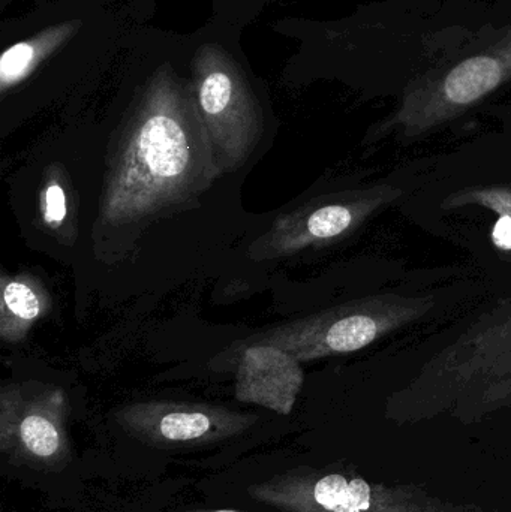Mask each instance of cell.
<instances>
[{
    "instance_id": "7c38bea8",
    "label": "cell",
    "mask_w": 511,
    "mask_h": 512,
    "mask_svg": "<svg viewBox=\"0 0 511 512\" xmlns=\"http://www.w3.org/2000/svg\"><path fill=\"white\" fill-rule=\"evenodd\" d=\"M71 191L65 171L59 164L51 165L44 174L42 183L41 206L42 222L51 233L59 234L60 239L74 242L75 218L71 213Z\"/></svg>"
},
{
    "instance_id": "277c9868",
    "label": "cell",
    "mask_w": 511,
    "mask_h": 512,
    "mask_svg": "<svg viewBox=\"0 0 511 512\" xmlns=\"http://www.w3.org/2000/svg\"><path fill=\"white\" fill-rule=\"evenodd\" d=\"M432 307L431 297L375 295L260 331L246 339L242 349L251 345L276 346L300 363L350 354L417 321Z\"/></svg>"
},
{
    "instance_id": "6da1fadb",
    "label": "cell",
    "mask_w": 511,
    "mask_h": 512,
    "mask_svg": "<svg viewBox=\"0 0 511 512\" xmlns=\"http://www.w3.org/2000/svg\"><path fill=\"white\" fill-rule=\"evenodd\" d=\"M222 174L183 54L135 90L111 146L95 228L135 233L194 209Z\"/></svg>"
},
{
    "instance_id": "5b68a950",
    "label": "cell",
    "mask_w": 511,
    "mask_h": 512,
    "mask_svg": "<svg viewBox=\"0 0 511 512\" xmlns=\"http://www.w3.org/2000/svg\"><path fill=\"white\" fill-rule=\"evenodd\" d=\"M511 81V24L473 53L417 80L381 131L417 135L459 116Z\"/></svg>"
},
{
    "instance_id": "30bf717a",
    "label": "cell",
    "mask_w": 511,
    "mask_h": 512,
    "mask_svg": "<svg viewBox=\"0 0 511 512\" xmlns=\"http://www.w3.org/2000/svg\"><path fill=\"white\" fill-rule=\"evenodd\" d=\"M84 27L83 15L65 18L39 29L35 35L11 45L0 59V90L6 96L9 90L35 74L50 57L66 47Z\"/></svg>"
},
{
    "instance_id": "9a60e30c",
    "label": "cell",
    "mask_w": 511,
    "mask_h": 512,
    "mask_svg": "<svg viewBox=\"0 0 511 512\" xmlns=\"http://www.w3.org/2000/svg\"><path fill=\"white\" fill-rule=\"evenodd\" d=\"M495 246L503 251H511V216H500L492 233Z\"/></svg>"
},
{
    "instance_id": "5bb4252c",
    "label": "cell",
    "mask_w": 511,
    "mask_h": 512,
    "mask_svg": "<svg viewBox=\"0 0 511 512\" xmlns=\"http://www.w3.org/2000/svg\"><path fill=\"white\" fill-rule=\"evenodd\" d=\"M450 206L459 207L462 204L477 203L489 207L501 216H511V189H474L464 192L461 197L449 198Z\"/></svg>"
},
{
    "instance_id": "52a82bcc",
    "label": "cell",
    "mask_w": 511,
    "mask_h": 512,
    "mask_svg": "<svg viewBox=\"0 0 511 512\" xmlns=\"http://www.w3.org/2000/svg\"><path fill=\"white\" fill-rule=\"evenodd\" d=\"M65 391L41 382L0 390V451L11 462L59 468L69 456Z\"/></svg>"
},
{
    "instance_id": "3957f363",
    "label": "cell",
    "mask_w": 511,
    "mask_h": 512,
    "mask_svg": "<svg viewBox=\"0 0 511 512\" xmlns=\"http://www.w3.org/2000/svg\"><path fill=\"white\" fill-rule=\"evenodd\" d=\"M281 512H488L432 495L416 484L371 481L356 472L297 468L249 487Z\"/></svg>"
},
{
    "instance_id": "8992f818",
    "label": "cell",
    "mask_w": 511,
    "mask_h": 512,
    "mask_svg": "<svg viewBox=\"0 0 511 512\" xmlns=\"http://www.w3.org/2000/svg\"><path fill=\"white\" fill-rule=\"evenodd\" d=\"M402 191L389 185L314 198L282 213L249 248L255 261L287 258L309 248L329 245L353 233L375 210L393 203Z\"/></svg>"
},
{
    "instance_id": "8fae6325",
    "label": "cell",
    "mask_w": 511,
    "mask_h": 512,
    "mask_svg": "<svg viewBox=\"0 0 511 512\" xmlns=\"http://www.w3.org/2000/svg\"><path fill=\"white\" fill-rule=\"evenodd\" d=\"M2 301H0V339L9 345H17L26 339L36 322L51 310V295L44 283L30 273L0 277Z\"/></svg>"
},
{
    "instance_id": "9c48e42d",
    "label": "cell",
    "mask_w": 511,
    "mask_h": 512,
    "mask_svg": "<svg viewBox=\"0 0 511 512\" xmlns=\"http://www.w3.org/2000/svg\"><path fill=\"white\" fill-rule=\"evenodd\" d=\"M300 364L293 355L276 346H246L237 366V399L264 406L281 415L290 414L302 390Z\"/></svg>"
},
{
    "instance_id": "2e32d148",
    "label": "cell",
    "mask_w": 511,
    "mask_h": 512,
    "mask_svg": "<svg viewBox=\"0 0 511 512\" xmlns=\"http://www.w3.org/2000/svg\"><path fill=\"white\" fill-rule=\"evenodd\" d=\"M182 512H240L234 510H194V511H182Z\"/></svg>"
},
{
    "instance_id": "7a4b0ae2",
    "label": "cell",
    "mask_w": 511,
    "mask_h": 512,
    "mask_svg": "<svg viewBox=\"0 0 511 512\" xmlns=\"http://www.w3.org/2000/svg\"><path fill=\"white\" fill-rule=\"evenodd\" d=\"M240 32L213 18L183 44L195 104L222 176L245 167L266 126L258 81L243 54Z\"/></svg>"
},
{
    "instance_id": "ba28073f",
    "label": "cell",
    "mask_w": 511,
    "mask_h": 512,
    "mask_svg": "<svg viewBox=\"0 0 511 512\" xmlns=\"http://www.w3.org/2000/svg\"><path fill=\"white\" fill-rule=\"evenodd\" d=\"M116 421L143 444L167 447L225 441L251 429L257 417L201 403L141 402L120 408Z\"/></svg>"
},
{
    "instance_id": "4fadbf2b",
    "label": "cell",
    "mask_w": 511,
    "mask_h": 512,
    "mask_svg": "<svg viewBox=\"0 0 511 512\" xmlns=\"http://www.w3.org/2000/svg\"><path fill=\"white\" fill-rule=\"evenodd\" d=\"M269 0H213L215 20L242 30L255 20Z\"/></svg>"
}]
</instances>
